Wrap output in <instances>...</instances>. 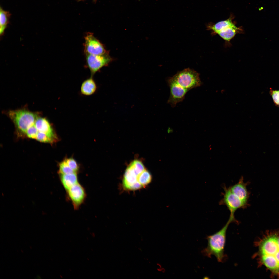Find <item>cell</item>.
Returning a JSON list of instances; mask_svg holds the SVG:
<instances>
[{
	"instance_id": "15",
	"label": "cell",
	"mask_w": 279,
	"mask_h": 279,
	"mask_svg": "<svg viewBox=\"0 0 279 279\" xmlns=\"http://www.w3.org/2000/svg\"><path fill=\"white\" fill-rule=\"evenodd\" d=\"M61 175V180L64 188L67 190L78 183V181L76 173Z\"/></svg>"
},
{
	"instance_id": "23",
	"label": "cell",
	"mask_w": 279,
	"mask_h": 279,
	"mask_svg": "<svg viewBox=\"0 0 279 279\" xmlns=\"http://www.w3.org/2000/svg\"><path fill=\"white\" fill-rule=\"evenodd\" d=\"M270 93L275 105L279 107V90L270 88Z\"/></svg>"
},
{
	"instance_id": "20",
	"label": "cell",
	"mask_w": 279,
	"mask_h": 279,
	"mask_svg": "<svg viewBox=\"0 0 279 279\" xmlns=\"http://www.w3.org/2000/svg\"><path fill=\"white\" fill-rule=\"evenodd\" d=\"M37 141L43 143H54L53 141L47 134L43 133L38 132L36 139Z\"/></svg>"
},
{
	"instance_id": "18",
	"label": "cell",
	"mask_w": 279,
	"mask_h": 279,
	"mask_svg": "<svg viewBox=\"0 0 279 279\" xmlns=\"http://www.w3.org/2000/svg\"><path fill=\"white\" fill-rule=\"evenodd\" d=\"M128 166L138 175L145 169L142 163L137 160L133 161Z\"/></svg>"
},
{
	"instance_id": "14",
	"label": "cell",
	"mask_w": 279,
	"mask_h": 279,
	"mask_svg": "<svg viewBox=\"0 0 279 279\" xmlns=\"http://www.w3.org/2000/svg\"><path fill=\"white\" fill-rule=\"evenodd\" d=\"M97 88L96 83L93 78V76H91L82 82L80 87V93L84 96H91L96 92Z\"/></svg>"
},
{
	"instance_id": "22",
	"label": "cell",
	"mask_w": 279,
	"mask_h": 279,
	"mask_svg": "<svg viewBox=\"0 0 279 279\" xmlns=\"http://www.w3.org/2000/svg\"><path fill=\"white\" fill-rule=\"evenodd\" d=\"M67 163L74 172H76L79 169V165L76 161L72 158H67L65 159Z\"/></svg>"
},
{
	"instance_id": "1",
	"label": "cell",
	"mask_w": 279,
	"mask_h": 279,
	"mask_svg": "<svg viewBox=\"0 0 279 279\" xmlns=\"http://www.w3.org/2000/svg\"><path fill=\"white\" fill-rule=\"evenodd\" d=\"M257 251L253 258H256L258 267H263L271 277L279 278V229L265 231L254 242Z\"/></svg>"
},
{
	"instance_id": "3",
	"label": "cell",
	"mask_w": 279,
	"mask_h": 279,
	"mask_svg": "<svg viewBox=\"0 0 279 279\" xmlns=\"http://www.w3.org/2000/svg\"><path fill=\"white\" fill-rule=\"evenodd\" d=\"M8 114L19 131L25 134L38 116L37 113L25 109L10 110Z\"/></svg>"
},
{
	"instance_id": "24",
	"label": "cell",
	"mask_w": 279,
	"mask_h": 279,
	"mask_svg": "<svg viewBox=\"0 0 279 279\" xmlns=\"http://www.w3.org/2000/svg\"><path fill=\"white\" fill-rule=\"evenodd\" d=\"M78 0V1H83V0ZM92 0L94 1H96V0Z\"/></svg>"
},
{
	"instance_id": "7",
	"label": "cell",
	"mask_w": 279,
	"mask_h": 279,
	"mask_svg": "<svg viewBox=\"0 0 279 279\" xmlns=\"http://www.w3.org/2000/svg\"><path fill=\"white\" fill-rule=\"evenodd\" d=\"M84 38L83 46L85 54L100 55L107 52L103 44L94 36L93 33H87Z\"/></svg>"
},
{
	"instance_id": "8",
	"label": "cell",
	"mask_w": 279,
	"mask_h": 279,
	"mask_svg": "<svg viewBox=\"0 0 279 279\" xmlns=\"http://www.w3.org/2000/svg\"><path fill=\"white\" fill-rule=\"evenodd\" d=\"M167 82L170 89V96L167 103L172 107H174L177 103L184 100L186 94L189 90L179 85L172 77L168 79Z\"/></svg>"
},
{
	"instance_id": "16",
	"label": "cell",
	"mask_w": 279,
	"mask_h": 279,
	"mask_svg": "<svg viewBox=\"0 0 279 279\" xmlns=\"http://www.w3.org/2000/svg\"><path fill=\"white\" fill-rule=\"evenodd\" d=\"M11 16L10 12L0 7V34L1 36L4 34L5 29L7 27Z\"/></svg>"
},
{
	"instance_id": "17",
	"label": "cell",
	"mask_w": 279,
	"mask_h": 279,
	"mask_svg": "<svg viewBox=\"0 0 279 279\" xmlns=\"http://www.w3.org/2000/svg\"><path fill=\"white\" fill-rule=\"evenodd\" d=\"M137 179L142 188H145L151 182L152 177L150 173L145 169L138 176Z\"/></svg>"
},
{
	"instance_id": "10",
	"label": "cell",
	"mask_w": 279,
	"mask_h": 279,
	"mask_svg": "<svg viewBox=\"0 0 279 279\" xmlns=\"http://www.w3.org/2000/svg\"><path fill=\"white\" fill-rule=\"evenodd\" d=\"M138 175L128 166L125 171L123 180L122 184L124 188L127 190L133 191L142 188L138 181Z\"/></svg>"
},
{
	"instance_id": "5",
	"label": "cell",
	"mask_w": 279,
	"mask_h": 279,
	"mask_svg": "<svg viewBox=\"0 0 279 279\" xmlns=\"http://www.w3.org/2000/svg\"><path fill=\"white\" fill-rule=\"evenodd\" d=\"M199 75L195 71L187 68L178 72L172 77L179 85L190 90L202 84Z\"/></svg>"
},
{
	"instance_id": "11",
	"label": "cell",
	"mask_w": 279,
	"mask_h": 279,
	"mask_svg": "<svg viewBox=\"0 0 279 279\" xmlns=\"http://www.w3.org/2000/svg\"><path fill=\"white\" fill-rule=\"evenodd\" d=\"M231 191L241 201L246 208L247 206L249 193L247 188V184L244 182L242 176L237 183L229 187Z\"/></svg>"
},
{
	"instance_id": "12",
	"label": "cell",
	"mask_w": 279,
	"mask_h": 279,
	"mask_svg": "<svg viewBox=\"0 0 279 279\" xmlns=\"http://www.w3.org/2000/svg\"><path fill=\"white\" fill-rule=\"evenodd\" d=\"M34 124L38 132L47 134L54 142L57 141V136L53 128L45 118L38 116Z\"/></svg>"
},
{
	"instance_id": "2",
	"label": "cell",
	"mask_w": 279,
	"mask_h": 279,
	"mask_svg": "<svg viewBox=\"0 0 279 279\" xmlns=\"http://www.w3.org/2000/svg\"><path fill=\"white\" fill-rule=\"evenodd\" d=\"M233 222L239 223L234 216L230 215L228 221L221 230L215 234L207 236V246L201 252L203 255L209 258L214 255L220 262H223L225 260L227 257L224 253L226 233L229 224Z\"/></svg>"
},
{
	"instance_id": "9",
	"label": "cell",
	"mask_w": 279,
	"mask_h": 279,
	"mask_svg": "<svg viewBox=\"0 0 279 279\" xmlns=\"http://www.w3.org/2000/svg\"><path fill=\"white\" fill-rule=\"evenodd\" d=\"M223 197L219 202L220 205L226 206L230 212V215L234 216L235 212L238 209L246 207L240 199L230 190L229 188H223Z\"/></svg>"
},
{
	"instance_id": "21",
	"label": "cell",
	"mask_w": 279,
	"mask_h": 279,
	"mask_svg": "<svg viewBox=\"0 0 279 279\" xmlns=\"http://www.w3.org/2000/svg\"><path fill=\"white\" fill-rule=\"evenodd\" d=\"M38 132L34 123L27 129L26 134L29 138L36 139Z\"/></svg>"
},
{
	"instance_id": "4",
	"label": "cell",
	"mask_w": 279,
	"mask_h": 279,
	"mask_svg": "<svg viewBox=\"0 0 279 279\" xmlns=\"http://www.w3.org/2000/svg\"><path fill=\"white\" fill-rule=\"evenodd\" d=\"M208 28L214 33L217 34L225 41L228 42L237 34L242 33L243 32L242 29L236 27L230 19L220 21L213 25L208 26Z\"/></svg>"
},
{
	"instance_id": "19",
	"label": "cell",
	"mask_w": 279,
	"mask_h": 279,
	"mask_svg": "<svg viewBox=\"0 0 279 279\" xmlns=\"http://www.w3.org/2000/svg\"><path fill=\"white\" fill-rule=\"evenodd\" d=\"M59 172L60 174H67L75 172L70 167L65 159L59 164Z\"/></svg>"
},
{
	"instance_id": "6",
	"label": "cell",
	"mask_w": 279,
	"mask_h": 279,
	"mask_svg": "<svg viewBox=\"0 0 279 279\" xmlns=\"http://www.w3.org/2000/svg\"><path fill=\"white\" fill-rule=\"evenodd\" d=\"M85 55L86 66L92 76L102 67L107 65L111 60L107 52L100 55Z\"/></svg>"
},
{
	"instance_id": "13",
	"label": "cell",
	"mask_w": 279,
	"mask_h": 279,
	"mask_svg": "<svg viewBox=\"0 0 279 279\" xmlns=\"http://www.w3.org/2000/svg\"><path fill=\"white\" fill-rule=\"evenodd\" d=\"M69 196L75 208L78 207L84 200L86 194L83 187L78 183L67 190Z\"/></svg>"
}]
</instances>
